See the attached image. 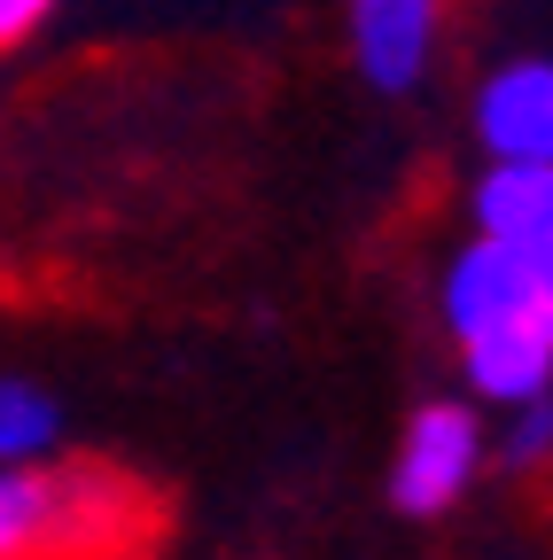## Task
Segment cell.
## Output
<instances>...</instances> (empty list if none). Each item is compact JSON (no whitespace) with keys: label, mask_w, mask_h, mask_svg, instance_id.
Segmentation results:
<instances>
[{"label":"cell","mask_w":553,"mask_h":560,"mask_svg":"<svg viewBox=\"0 0 553 560\" xmlns=\"http://www.w3.org/2000/svg\"><path fill=\"white\" fill-rule=\"evenodd\" d=\"M445 32V0H352V62L375 94H405L429 79Z\"/></svg>","instance_id":"277c9868"},{"label":"cell","mask_w":553,"mask_h":560,"mask_svg":"<svg viewBox=\"0 0 553 560\" xmlns=\"http://www.w3.org/2000/svg\"><path fill=\"white\" fill-rule=\"evenodd\" d=\"M460 366H468V389L492 405L545 397L553 389V335L545 327H483L460 342Z\"/></svg>","instance_id":"52a82bcc"},{"label":"cell","mask_w":553,"mask_h":560,"mask_svg":"<svg viewBox=\"0 0 553 560\" xmlns=\"http://www.w3.org/2000/svg\"><path fill=\"white\" fill-rule=\"evenodd\" d=\"M499 452H507V467H545V459H553V389L507 405V436H499Z\"/></svg>","instance_id":"9c48e42d"},{"label":"cell","mask_w":553,"mask_h":560,"mask_svg":"<svg viewBox=\"0 0 553 560\" xmlns=\"http://www.w3.org/2000/svg\"><path fill=\"white\" fill-rule=\"evenodd\" d=\"M468 202H475V234L553 249V156H492Z\"/></svg>","instance_id":"8992f818"},{"label":"cell","mask_w":553,"mask_h":560,"mask_svg":"<svg viewBox=\"0 0 553 560\" xmlns=\"http://www.w3.org/2000/svg\"><path fill=\"white\" fill-rule=\"evenodd\" d=\"M437 304H445L452 342H468L483 327H545L553 335V249H522V242L475 234L445 265Z\"/></svg>","instance_id":"7a4b0ae2"},{"label":"cell","mask_w":553,"mask_h":560,"mask_svg":"<svg viewBox=\"0 0 553 560\" xmlns=\"http://www.w3.org/2000/svg\"><path fill=\"white\" fill-rule=\"evenodd\" d=\"M483 459H492V444H483V420L468 405H422L405 420L398 436V459H390V499L398 514H445L468 499V482L483 475Z\"/></svg>","instance_id":"3957f363"},{"label":"cell","mask_w":553,"mask_h":560,"mask_svg":"<svg viewBox=\"0 0 553 560\" xmlns=\"http://www.w3.org/2000/svg\"><path fill=\"white\" fill-rule=\"evenodd\" d=\"M62 436V412L39 382L24 374H0V467H24V459H47Z\"/></svg>","instance_id":"ba28073f"},{"label":"cell","mask_w":553,"mask_h":560,"mask_svg":"<svg viewBox=\"0 0 553 560\" xmlns=\"http://www.w3.org/2000/svg\"><path fill=\"white\" fill-rule=\"evenodd\" d=\"M164 499L110 459L0 467V560H149Z\"/></svg>","instance_id":"6da1fadb"},{"label":"cell","mask_w":553,"mask_h":560,"mask_svg":"<svg viewBox=\"0 0 553 560\" xmlns=\"http://www.w3.org/2000/svg\"><path fill=\"white\" fill-rule=\"evenodd\" d=\"M55 16V0H0V47H24Z\"/></svg>","instance_id":"30bf717a"},{"label":"cell","mask_w":553,"mask_h":560,"mask_svg":"<svg viewBox=\"0 0 553 560\" xmlns=\"http://www.w3.org/2000/svg\"><path fill=\"white\" fill-rule=\"evenodd\" d=\"M475 140L483 156H553V62L522 55L475 86Z\"/></svg>","instance_id":"5b68a950"}]
</instances>
